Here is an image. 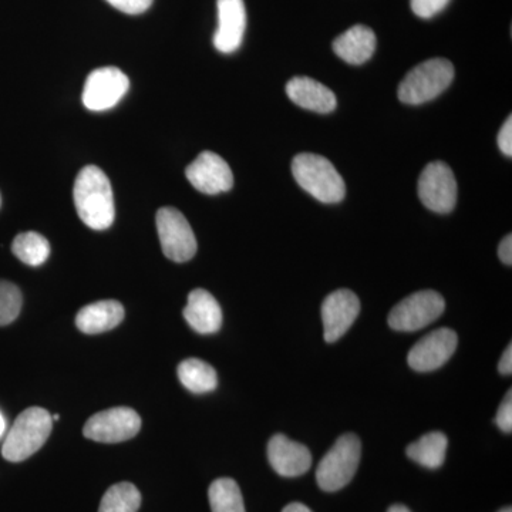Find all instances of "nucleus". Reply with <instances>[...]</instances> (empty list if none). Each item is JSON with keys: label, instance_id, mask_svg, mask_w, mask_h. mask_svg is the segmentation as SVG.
<instances>
[{"label": "nucleus", "instance_id": "nucleus-1", "mask_svg": "<svg viewBox=\"0 0 512 512\" xmlns=\"http://www.w3.org/2000/svg\"><path fill=\"white\" fill-rule=\"evenodd\" d=\"M74 205L80 220L87 227L104 231L116 217L113 188L109 177L96 165H87L79 175L73 190Z\"/></svg>", "mask_w": 512, "mask_h": 512}, {"label": "nucleus", "instance_id": "nucleus-2", "mask_svg": "<svg viewBox=\"0 0 512 512\" xmlns=\"http://www.w3.org/2000/svg\"><path fill=\"white\" fill-rule=\"evenodd\" d=\"M292 174L303 190L323 204H338L345 198V181L328 158L299 154L293 158Z\"/></svg>", "mask_w": 512, "mask_h": 512}, {"label": "nucleus", "instance_id": "nucleus-3", "mask_svg": "<svg viewBox=\"0 0 512 512\" xmlns=\"http://www.w3.org/2000/svg\"><path fill=\"white\" fill-rule=\"evenodd\" d=\"M53 420L42 407H30L20 413L13 423L5 443L2 456L10 463H20L37 453L52 433Z\"/></svg>", "mask_w": 512, "mask_h": 512}, {"label": "nucleus", "instance_id": "nucleus-4", "mask_svg": "<svg viewBox=\"0 0 512 512\" xmlns=\"http://www.w3.org/2000/svg\"><path fill=\"white\" fill-rule=\"evenodd\" d=\"M453 79L454 67L448 60H427L404 77L399 86V99L404 104L419 106L440 96Z\"/></svg>", "mask_w": 512, "mask_h": 512}, {"label": "nucleus", "instance_id": "nucleus-5", "mask_svg": "<svg viewBox=\"0 0 512 512\" xmlns=\"http://www.w3.org/2000/svg\"><path fill=\"white\" fill-rule=\"evenodd\" d=\"M362 454V444L355 434H343L320 461L316 470L319 487L328 493L342 490L355 477Z\"/></svg>", "mask_w": 512, "mask_h": 512}, {"label": "nucleus", "instance_id": "nucleus-6", "mask_svg": "<svg viewBox=\"0 0 512 512\" xmlns=\"http://www.w3.org/2000/svg\"><path fill=\"white\" fill-rule=\"evenodd\" d=\"M446 302L440 293L421 291L397 303L389 315V326L399 332H416L443 315Z\"/></svg>", "mask_w": 512, "mask_h": 512}, {"label": "nucleus", "instance_id": "nucleus-7", "mask_svg": "<svg viewBox=\"0 0 512 512\" xmlns=\"http://www.w3.org/2000/svg\"><path fill=\"white\" fill-rule=\"evenodd\" d=\"M157 231L164 255L174 262H187L197 254V238L190 222L177 208L164 207L157 212Z\"/></svg>", "mask_w": 512, "mask_h": 512}, {"label": "nucleus", "instance_id": "nucleus-8", "mask_svg": "<svg viewBox=\"0 0 512 512\" xmlns=\"http://www.w3.org/2000/svg\"><path fill=\"white\" fill-rule=\"evenodd\" d=\"M420 201L427 210L437 214H448L457 202V181L453 170L443 161L426 165L419 178Z\"/></svg>", "mask_w": 512, "mask_h": 512}, {"label": "nucleus", "instance_id": "nucleus-9", "mask_svg": "<svg viewBox=\"0 0 512 512\" xmlns=\"http://www.w3.org/2000/svg\"><path fill=\"white\" fill-rule=\"evenodd\" d=\"M141 419L130 407H114L94 414L87 420L83 434L97 443H121L140 433Z\"/></svg>", "mask_w": 512, "mask_h": 512}, {"label": "nucleus", "instance_id": "nucleus-10", "mask_svg": "<svg viewBox=\"0 0 512 512\" xmlns=\"http://www.w3.org/2000/svg\"><path fill=\"white\" fill-rule=\"evenodd\" d=\"M130 80L117 67H100L87 77L83 89V104L90 111L113 109L126 96Z\"/></svg>", "mask_w": 512, "mask_h": 512}, {"label": "nucleus", "instance_id": "nucleus-11", "mask_svg": "<svg viewBox=\"0 0 512 512\" xmlns=\"http://www.w3.org/2000/svg\"><path fill=\"white\" fill-rule=\"evenodd\" d=\"M188 181L202 194L217 195L234 187V174L224 158L212 151H204L195 158L187 170Z\"/></svg>", "mask_w": 512, "mask_h": 512}, {"label": "nucleus", "instance_id": "nucleus-12", "mask_svg": "<svg viewBox=\"0 0 512 512\" xmlns=\"http://www.w3.org/2000/svg\"><path fill=\"white\" fill-rule=\"evenodd\" d=\"M458 336L454 330L441 328L420 339L410 350L407 362L416 372H433L446 365L456 352Z\"/></svg>", "mask_w": 512, "mask_h": 512}, {"label": "nucleus", "instance_id": "nucleus-13", "mask_svg": "<svg viewBox=\"0 0 512 512\" xmlns=\"http://www.w3.org/2000/svg\"><path fill=\"white\" fill-rule=\"evenodd\" d=\"M360 313V301L349 289L330 293L322 305L323 338L326 342H338L355 323Z\"/></svg>", "mask_w": 512, "mask_h": 512}, {"label": "nucleus", "instance_id": "nucleus-14", "mask_svg": "<svg viewBox=\"0 0 512 512\" xmlns=\"http://www.w3.org/2000/svg\"><path fill=\"white\" fill-rule=\"evenodd\" d=\"M218 29L214 35V46L218 52H237L247 29V10L244 0H217Z\"/></svg>", "mask_w": 512, "mask_h": 512}, {"label": "nucleus", "instance_id": "nucleus-15", "mask_svg": "<svg viewBox=\"0 0 512 512\" xmlns=\"http://www.w3.org/2000/svg\"><path fill=\"white\" fill-rule=\"evenodd\" d=\"M268 460L282 477L302 476L312 466L309 448L288 439L284 434H276L269 440Z\"/></svg>", "mask_w": 512, "mask_h": 512}, {"label": "nucleus", "instance_id": "nucleus-16", "mask_svg": "<svg viewBox=\"0 0 512 512\" xmlns=\"http://www.w3.org/2000/svg\"><path fill=\"white\" fill-rule=\"evenodd\" d=\"M286 94L296 106L315 113H332L338 106L335 93L311 77H293L286 84Z\"/></svg>", "mask_w": 512, "mask_h": 512}, {"label": "nucleus", "instance_id": "nucleus-17", "mask_svg": "<svg viewBox=\"0 0 512 512\" xmlns=\"http://www.w3.org/2000/svg\"><path fill=\"white\" fill-rule=\"evenodd\" d=\"M183 313L188 325L201 335H211L221 329L220 303L205 289H195L188 295Z\"/></svg>", "mask_w": 512, "mask_h": 512}, {"label": "nucleus", "instance_id": "nucleus-18", "mask_svg": "<svg viewBox=\"0 0 512 512\" xmlns=\"http://www.w3.org/2000/svg\"><path fill=\"white\" fill-rule=\"evenodd\" d=\"M124 319L119 301H100L84 306L76 316V326L86 335H99L117 328Z\"/></svg>", "mask_w": 512, "mask_h": 512}, {"label": "nucleus", "instance_id": "nucleus-19", "mask_svg": "<svg viewBox=\"0 0 512 512\" xmlns=\"http://www.w3.org/2000/svg\"><path fill=\"white\" fill-rule=\"evenodd\" d=\"M333 50L346 63L359 64L370 60L376 50V35L367 26L356 25L333 42Z\"/></svg>", "mask_w": 512, "mask_h": 512}, {"label": "nucleus", "instance_id": "nucleus-20", "mask_svg": "<svg viewBox=\"0 0 512 512\" xmlns=\"http://www.w3.org/2000/svg\"><path fill=\"white\" fill-rule=\"evenodd\" d=\"M447 447L446 434L433 431V433L426 434V436L410 444L406 453L414 463L436 470V468L443 466L444 460H446Z\"/></svg>", "mask_w": 512, "mask_h": 512}, {"label": "nucleus", "instance_id": "nucleus-21", "mask_svg": "<svg viewBox=\"0 0 512 512\" xmlns=\"http://www.w3.org/2000/svg\"><path fill=\"white\" fill-rule=\"evenodd\" d=\"M178 379L185 389L195 394L210 393L217 389L218 376L214 367L200 359H187L177 369Z\"/></svg>", "mask_w": 512, "mask_h": 512}, {"label": "nucleus", "instance_id": "nucleus-22", "mask_svg": "<svg viewBox=\"0 0 512 512\" xmlns=\"http://www.w3.org/2000/svg\"><path fill=\"white\" fill-rule=\"evenodd\" d=\"M208 498L212 512H245L241 490L232 478L215 480L208 490Z\"/></svg>", "mask_w": 512, "mask_h": 512}, {"label": "nucleus", "instance_id": "nucleus-23", "mask_svg": "<svg viewBox=\"0 0 512 512\" xmlns=\"http://www.w3.org/2000/svg\"><path fill=\"white\" fill-rule=\"evenodd\" d=\"M12 252L23 264L40 266L50 256L49 241L37 232H23L13 239Z\"/></svg>", "mask_w": 512, "mask_h": 512}, {"label": "nucleus", "instance_id": "nucleus-24", "mask_svg": "<svg viewBox=\"0 0 512 512\" xmlns=\"http://www.w3.org/2000/svg\"><path fill=\"white\" fill-rule=\"evenodd\" d=\"M141 494L136 485L119 483L111 485L101 498L99 512H138Z\"/></svg>", "mask_w": 512, "mask_h": 512}, {"label": "nucleus", "instance_id": "nucleus-25", "mask_svg": "<svg viewBox=\"0 0 512 512\" xmlns=\"http://www.w3.org/2000/svg\"><path fill=\"white\" fill-rule=\"evenodd\" d=\"M23 296L12 282L0 281V326L10 325L22 311Z\"/></svg>", "mask_w": 512, "mask_h": 512}, {"label": "nucleus", "instance_id": "nucleus-26", "mask_svg": "<svg viewBox=\"0 0 512 512\" xmlns=\"http://www.w3.org/2000/svg\"><path fill=\"white\" fill-rule=\"evenodd\" d=\"M450 0H410L414 15L421 19H430L446 8Z\"/></svg>", "mask_w": 512, "mask_h": 512}, {"label": "nucleus", "instance_id": "nucleus-27", "mask_svg": "<svg viewBox=\"0 0 512 512\" xmlns=\"http://www.w3.org/2000/svg\"><path fill=\"white\" fill-rule=\"evenodd\" d=\"M106 2L127 15H140L153 5L154 0H106Z\"/></svg>", "mask_w": 512, "mask_h": 512}, {"label": "nucleus", "instance_id": "nucleus-28", "mask_svg": "<svg viewBox=\"0 0 512 512\" xmlns=\"http://www.w3.org/2000/svg\"><path fill=\"white\" fill-rule=\"evenodd\" d=\"M498 429L504 433L510 434L512 431V392L507 393L498 409L497 417H495Z\"/></svg>", "mask_w": 512, "mask_h": 512}, {"label": "nucleus", "instance_id": "nucleus-29", "mask_svg": "<svg viewBox=\"0 0 512 512\" xmlns=\"http://www.w3.org/2000/svg\"><path fill=\"white\" fill-rule=\"evenodd\" d=\"M498 147L507 157L512 156V117H508L498 133Z\"/></svg>", "mask_w": 512, "mask_h": 512}, {"label": "nucleus", "instance_id": "nucleus-30", "mask_svg": "<svg viewBox=\"0 0 512 512\" xmlns=\"http://www.w3.org/2000/svg\"><path fill=\"white\" fill-rule=\"evenodd\" d=\"M498 256H500L503 264L511 266L512 265V237L511 235H507L501 241L500 247H498Z\"/></svg>", "mask_w": 512, "mask_h": 512}, {"label": "nucleus", "instance_id": "nucleus-31", "mask_svg": "<svg viewBox=\"0 0 512 512\" xmlns=\"http://www.w3.org/2000/svg\"><path fill=\"white\" fill-rule=\"evenodd\" d=\"M501 375L510 376L512 373V345H508L505 349L503 357H501L500 365H498Z\"/></svg>", "mask_w": 512, "mask_h": 512}, {"label": "nucleus", "instance_id": "nucleus-32", "mask_svg": "<svg viewBox=\"0 0 512 512\" xmlns=\"http://www.w3.org/2000/svg\"><path fill=\"white\" fill-rule=\"evenodd\" d=\"M282 512H312V511L309 510V508L306 507V505H303L301 503H292V504L286 505V507L284 508V511H282Z\"/></svg>", "mask_w": 512, "mask_h": 512}, {"label": "nucleus", "instance_id": "nucleus-33", "mask_svg": "<svg viewBox=\"0 0 512 512\" xmlns=\"http://www.w3.org/2000/svg\"><path fill=\"white\" fill-rule=\"evenodd\" d=\"M387 512H412L409 508L404 507V505H393V507L389 508Z\"/></svg>", "mask_w": 512, "mask_h": 512}, {"label": "nucleus", "instance_id": "nucleus-34", "mask_svg": "<svg viewBox=\"0 0 512 512\" xmlns=\"http://www.w3.org/2000/svg\"><path fill=\"white\" fill-rule=\"evenodd\" d=\"M5 429H6L5 419H3L2 414H0V436H2L3 433H5Z\"/></svg>", "mask_w": 512, "mask_h": 512}, {"label": "nucleus", "instance_id": "nucleus-35", "mask_svg": "<svg viewBox=\"0 0 512 512\" xmlns=\"http://www.w3.org/2000/svg\"><path fill=\"white\" fill-rule=\"evenodd\" d=\"M500 512H512V511H511V508L508 507V508H504V510H501Z\"/></svg>", "mask_w": 512, "mask_h": 512}, {"label": "nucleus", "instance_id": "nucleus-36", "mask_svg": "<svg viewBox=\"0 0 512 512\" xmlns=\"http://www.w3.org/2000/svg\"><path fill=\"white\" fill-rule=\"evenodd\" d=\"M0 205H2V197H0Z\"/></svg>", "mask_w": 512, "mask_h": 512}]
</instances>
